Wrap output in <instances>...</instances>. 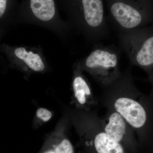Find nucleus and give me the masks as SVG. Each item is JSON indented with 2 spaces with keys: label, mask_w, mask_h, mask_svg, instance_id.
<instances>
[{
  "label": "nucleus",
  "mask_w": 153,
  "mask_h": 153,
  "mask_svg": "<svg viewBox=\"0 0 153 153\" xmlns=\"http://www.w3.org/2000/svg\"><path fill=\"white\" fill-rule=\"evenodd\" d=\"M129 65L115 81L103 90L100 102L119 113L136 134L142 153L149 141L150 111L146 97L136 86Z\"/></svg>",
  "instance_id": "obj_1"
},
{
  "label": "nucleus",
  "mask_w": 153,
  "mask_h": 153,
  "mask_svg": "<svg viewBox=\"0 0 153 153\" xmlns=\"http://www.w3.org/2000/svg\"><path fill=\"white\" fill-rule=\"evenodd\" d=\"M69 116L86 153H129L104 131L96 111L74 108Z\"/></svg>",
  "instance_id": "obj_2"
},
{
  "label": "nucleus",
  "mask_w": 153,
  "mask_h": 153,
  "mask_svg": "<svg viewBox=\"0 0 153 153\" xmlns=\"http://www.w3.org/2000/svg\"><path fill=\"white\" fill-rule=\"evenodd\" d=\"M109 18L119 32L153 23V4L146 0H105Z\"/></svg>",
  "instance_id": "obj_3"
},
{
  "label": "nucleus",
  "mask_w": 153,
  "mask_h": 153,
  "mask_svg": "<svg viewBox=\"0 0 153 153\" xmlns=\"http://www.w3.org/2000/svg\"><path fill=\"white\" fill-rule=\"evenodd\" d=\"M121 48L125 52L130 65L142 68L153 78V25L119 32Z\"/></svg>",
  "instance_id": "obj_4"
},
{
  "label": "nucleus",
  "mask_w": 153,
  "mask_h": 153,
  "mask_svg": "<svg viewBox=\"0 0 153 153\" xmlns=\"http://www.w3.org/2000/svg\"><path fill=\"white\" fill-rule=\"evenodd\" d=\"M120 53L117 49L100 46L96 47L79 66L82 70L92 75L104 88L120 76Z\"/></svg>",
  "instance_id": "obj_5"
},
{
  "label": "nucleus",
  "mask_w": 153,
  "mask_h": 153,
  "mask_svg": "<svg viewBox=\"0 0 153 153\" xmlns=\"http://www.w3.org/2000/svg\"><path fill=\"white\" fill-rule=\"evenodd\" d=\"M75 17L87 36L100 41L109 35L103 0H74Z\"/></svg>",
  "instance_id": "obj_6"
},
{
  "label": "nucleus",
  "mask_w": 153,
  "mask_h": 153,
  "mask_svg": "<svg viewBox=\"0 0 153 153\" xmlns=\"http://www.w3.org/2000/svg\"><path fill=\"white\" fill-rule=\"evenodd\" d=\"M101 123L104 131L113 140L121 145L129 153H142L134 131L119 113L106 108Z\"/></svg>",
  "instance_id": "obj_7"
},
{
  "label": "nucleus",
  "mask_w": 153,
  "mask_h": 153,
  "mask_svg": "<svg viewBox=\"0 0 153 153\" xmlns=\"http://www.w3.org/2000/svg\"><path fill=\"white\" fill-rule=\"evenodd\" d=\"M79 66L74 73L72 82V103L74 108L79 110H93L98 100L94 95L90 85L82 75Z\"/></svg>",
  "instance_id": "obj_8"
},
{
  "label": "nucleus",
  "mask_w": 153,
  "mask_h": 153,
  "mask_svg": "<svg viewBox=\"0 0 153 153\" xmlns=\"http://www.w3.org/2000/svg\"><path fill=\"white\" fill-rule=\"evenodd\" d=\"M70 121L69 114L62 119L47 137L39 153H74V147L66 133Z\"/></svg>",
  "instance_id": "obj_9"
},
{
  "label": "nucleus",
  "mask_w": 153,
  "mask_h": 153,
  "mask_svg": "<svg viewBox=\"0 0 153 153\" xmlns=\"http://www.w3.org/2000/svg\"><path fill=\"white\" fill-rule=\"evenodd\" d=\"M30 7L33 15L44 22L52 20L56 12L54 0H30Z\"/></svg>",
  "instance_id": "obj_10"
},
{
  "label": "nucleus",
  "mask_w": 153,
  "mask_h": 153,
  "mask_svg": "<svg viewBox=\"0 0 153 153\" xmlns=\"http://www.w3.org/2000/svg\"><path fill=\"white\" fill-rule=\"evenodd\" d=\"M15 54L33 71L41 72L45 69V65L43 60L38 54L28 52L23 47L17 48L15 50Z\"/></svg>",
  "instance_id": "obj_11"
},
{
  "label": "nucleus",
  "mask_w": 153,
  "mask_h": 153,
  "mask_svg": "<svg viewBox=\"0 0 153 153\" xmlns=\"http://www.w3.org/2000/svg\"><path fill=\"white\" fill-rule=\"evenodd\" d=\"M53 116L52 113L49 110L44 108H39L36 111L34 123L36 127L49 122Z\"/></svg>",
  "instance_id": "obj_12"
},
{
  "label": "nucleus",
  "mask_w": 153,
  "mask_h": 153,
  "mask_svg": "<svg viewBox=\"0 0 153 153\" xmlns=\"http://www.w3.org/2000/svg\"><path fill=\"white\" fill-rule=\"evenodd\" d=\"M8 0H0V17L3 16L7 9Z\"/></svg>",
  "instance_id": "obj_13"
},
{
  "label": "nucleus",
  "mask_w": 153,
  "mask_h": 153,
  "mask_svg": "<svg viewBox=\"0 0 153 153\" xmlns=\"http://www.w3.org/2000/svg\"><path fill=\"white\" fill-rule=\"evenodd\" d=\"M146 1H148L153 3V0H146Z\"/></svg>",
  "instance_id": "obj_14"
},
{
  "label": "nucleus",
  "mask_w": 153,
  "mask_h": 153,
  "mask_svg": "<svg viewBox=\"0 0 153 153\" xmlns=\"http://www.w3.org/2000/svg\"><path fill=\"white\" fill-rule=\"evenodd\" d=\"M151 153H153V151H152V152Z\"/></svg>",
  "instance_id": "obj_15"
}]
</instances>
